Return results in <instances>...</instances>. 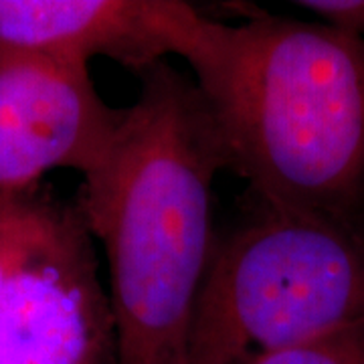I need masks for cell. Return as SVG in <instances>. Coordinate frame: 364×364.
Here are the masks:
<instances>
[{"label": "cell", "instance_id": "obj_8", "mask_svg": "<svg viewBox=\"0 0 364 364\" xmlns=\"http://www.w3.org/2000/svg\"><path fill=\"white\" fill-rule=\"evenodd\" d=\"M296 4L318 14L326 25L364 41V0H301Z\"/></svg>", "mask_w": 364, "mask_h": 364}, {"label": "cell", "instance_id": "obj_6", "mask_svg": "<svg viewBox=\"0 0 364 364\" xmlns=\"http://www.w3.org/2000/svg\"><path fill=\"white\" fill-rule=\"evenodd\" d=\"M225 25L178 0H0V43L144 73L168 55L193 75L213 61Z\"/></svg>", "mask_w": 364, "mask_h": 364}, {"label": "cell", "instance_id": "obj_5", "mask_svg": "<svg viewBox=\"0 0 364 364\" xmlns=\"http://www.w3.org/2000/svg\"><path fill=\"white\" fill-rule=\"evenodd\" d=\"M124 114L102 100L87 63L0 43V195L57 168L95 176L114 156Z\"/></svg>", "mask_w": 364, "mask_h": 364}, {"label": "cell", "instance_id": "obj_3", "mask_svg": "<svg viewBox=\"0 0 364 364\" xmlns=\"http://www.w3.org/2000/svg\"><path fill=\"white\" fill-rule=\"evenodd\" d=\"M363 324V231L261 207L215 243L186 364H249Z\"/></svg>", "mask_w": 364, "mask_h": 364}, {"label": "cell", "instance_id": "obj_7", "mask_svg": "<svg viewBox=\"0 0 364 364\" xmlns=\"http://www.w3.org/2000/svg\"><path fill=\"white\" fill-rule=\"evenodd\" d=\"M249 364H364V324L265 354Z\"/></svg>", "mask_w": 364, "mask_h": 364}, {"label": "cell", "instance_id": "obj_4", "mask_svg": "<svg viewBox=\"0 0 364 364\" xmlns=\"http://www.w3.org/2000/svg\"><path fill=\"white\" fill-rule=\"evenodd\" d=\"M79 200L0 195V364H116V322Z\"/></svg>", "mask_w": 364, "mask_h": 364}, {"label": "cell", "instance_id": "obj_2", "mask_svg": "<svg viewBox=\"0 0 364 364\" xmlns=\"http://www.w3.org/2000/svg\"><path fill=\"white\" fill-rule=\"evenodd\" d=\"M195 83L227 170L261 207L356 225L364 200V41L259 14L225 28Z\"/></svg>", "mask_w": 364, "mask_h": 364}, {"label": "cell", "instance_id": "obj_1", "mask_svg": "<svg viewBox=\"0 0 364 364\" xmlns=\"http://www.w3.org/2000/svg\"><path fill=\"white\" fill-rule=\"evenodd\" d=\"M140 77L114 156L77 200L107 257L116 364H186L227 160L195 79L166 61Z\"/></svg>", "mask_w": 364, "mask_h": 364}]
</instances>
